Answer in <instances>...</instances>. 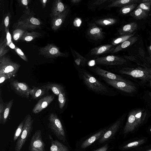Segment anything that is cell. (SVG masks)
Here are the masks:
<instances>
[{
    "mask_svg": "<svg viewBox=\"0 0 151 151\" xmlns=\"http://www.w3.org/2000/svg\"><path fill=\"white\" fill-rule=\"evenodd\" d=\"M77 70L80 79L89 90L98 94L109 96L116 95V93L113 89L86 70L79 68Z\"/></svg>",
    "mask_w": 151,
    "mask_h": 151,
    "instance_id": "obj_1",
    "label": "cell"
},
{
    "mask_svg": "<svg viewBox=\"0 0 151 151\" xmlns=\"http://www.w3.org/2000/svg\"><path fill=\"white\" fill-rule=\"evenodd\" d=\"M33 122L34 120L30 114L25 117L22 131L16 144L15 151H20L24 145L32 131Z\"/></svg>",
    "mask_w": 151,
    "mask_h": 151,
    "instance_id": "obj_2",
    "label": "cell"
},
{
    "mask_svg": "<svg viewBox=\"0 0 151 151\" xmlns=\"http://www.w3.org/2000/svg\"><path fill=\"white\" fill-rule=\"evenodd\" d=\"M48 127L51 131L60 140L64 142L65 136L64 130L62 123L56 114L51 113L48 118Z\"/></svg>",
    "mask_w": 151,
    "mask_h": 151,
    "instance_id": "obj_3",
    "label": "cell"
},
{
    "mask_svg": "<svg viewBox=\"0 0 151 151\" xmlns=\"http://www.w3.org/2000/svg\"><path fill=\"white\" fill-rule=\"evenodd\" d=\"M20 65L14 62L8 57L3 56L0 58V73H3L10 78L17 73Z\"/></svg>",
    "mask_w": 151,
    "mask_h": 151,
    "instance_id": "obj_4",
    "label": "cell"
},
{
    "mask_svg": "<svg viewBox=\"0 0 151 151\" xmlns=\"http://www.w3.org/2000/svg\"><path fill=\"white\" fill-rule=\"evenodd\" d=\"M39 51L41 55L47 58L65 57L66 56V53L60 52L58 47L52 44L40 48Z\"/></svg>",
    "mask_w": 151,
    "mask_h": 151,
    "instance_id": "obj_5",
    "label": "cell"
},
{
    "mask_svg": "<svg viewBox=\"0 0 151 151\" xmlns=\"http://www.w3.org/2000/svg\"><path fill=\"white\" fill-rule=\"evenodd\" d=\"M94 61L96 64L113 66L122 65L126 60L122 58L114 55H109L96 58Z\"/></svg>",
    "mask_w": 151,
    "mask_h": 151,
    "instance_id": "obj_6",
    "label": "cell"
},
{
    "mask_svg": "<svg viewBox=\"0 0 151 151\" xmlns=\"http://www.w3.org/2000/svg\"><path fill=\"white\" fill-rule=\"evenodd\" d=\"M30 151H45V144L42 140L41 132L38 130L32 135L29 146Z\"/></svg>",
    "mask_w": 151,
    "mask_h": 151,
    "instance_id": "obj_7",
    "label": "cell"
},
{
    "mask_svg": "<svg viewBox=\"0 0 151 151\" xmlns=\"http://www.w3.org/2000/svg\"><path fill=\"white\" fill-rule=\"evenodd\" d=\"M41 22L37 19L33 17H29L24 20L19 21L17 24V27L22 29H34L39 27Z\"/></svg>",
    "mask_w": 151,
    "mask_h": 151,
    "instance_id": "obj_8",
    "label": "cell"
},
{
    "mask_svg": "<svg viewBox=\"0 0 151 151\" xmlns=\"http://www.w3.org/2000/svg\"><path fill=\"white\" fill-rule=\"evenodd\" d=\"M11 84L12 88L17 93L22 97L29 98L31 88L26 83L15 80L12 82Z\"/></svg>",
    "mask_w": 151,
    "mask_h": 151,
    "instance_id": "obj_9",
    "label": "cell"
},
{
    "mask_svg": "<svg viewBox=\"0 0 151 151\" xmlns=\"http://www.w3.org/2000/svg\"><path fill=\"white\" fill-rule=\"evenodd\" d=\"M91 70L96 75L101 78H103L111 80L122 81L123 79L115 73L96 66L91 69Z\"/></svg>",
    "mask_w": 151,
    "mask_h": 151,
    "instance_id": "obj_10",
    "label": "cell"
},
{
    "mask_svg": "<svg viewBox=\"0 0 151 151\" xmlns=\"http://www.w3.org/2000/svg\"><path fill=\"white\" fill-rule=\"evenodd\" d=\"M54 96L52 95H47L40 99L32 110L33 113L38 114L47 107L53 100Z\"/></svg>",
    "mask_w": 151,
    "mask_h": 151,
    "instance_id": "obj_11",
    "label": "cell"
},
{
    "mask_svg": "<svg viewBox=\"0 0 151 151\" xmlns=\"http://www.w3.org/2000/svg\"><path fill=\"white\" fill-rule=\"evenodd\" d=\"M87 33L91 38L95 40L102 39L104 36L102 28L97 26L94 23L90 24Z\"/></svg>",
    "mask_w": 151,
    "mask_h": 151,
    "instance_id": "obj_12",
    "label": "cell"
},
{
    "mask_svg": "<svg viewBox=\"0 0 151 151\" xmlns=\"http://www.w3.org/2000/svg\"><path fill=\"white\" fill-rule=\"evenodd\" d=\"M69 9H67L63 12L58 15L51 18V28L55 31L58 29L64 22L69 12Z\"/></svg>",
    "mask_w": 151,
    "mask_h": 151,
    "instance_id": "obj_13",
    "label": "cell"
},
{
    "mask_svg": "<svg viewBox=\"0 0 151 151\" xmlns=\"http://www.w3.org/2000/svg\"><path fill=\"white\" fill-rule=\"evenodd\" d=\"M120 124L121 122L119 120L116 122L106 130L99 140V142L100 143L104 142L112 137L117 131Z\"/></svg>",
    "mask_w": 151,
    "mask_h": 151,
    "instance_id": "obj_14",
    "label": "cell"
},
{
    "mask_svg": "<svg viewBox=\"0 0 151 151\" xmlns=\"http://www.w3.org/2000/svg\"><path fill=\"white\" fill-rule=\"evenodd\" d=\"M115 47L112 44H106L95 47L91 49V54L93 55H98L104 53L111 52Z\"/></svg>",
    "mask_w": 151,
    "mask_h": 151,
    "instance_id": "obj_15",
    "label": "cell"
},
{
    "mask_svg": "<svg viewBox=\"0 0 151 151\" xmlns=\"http://www.w3.org/2000/svg\"><path fill=\"white\" fill-rule=\"evenodd\" d=\"M67 7L60 0L55 1L52 5L50 13L51 18L56 16L65 11Z\"/></svg>",
    "mask_w": 151,
    "mask_h": 151,
    "instance_id": "obj_16",
    "label": "cell"
},
{
    "mask_svg": "<svg viewBox=\"0 0 151 151\" xmlns=\"http://www.w3.org/2000/svg\"><path fill=\"white\" fill-rule=\"evenodd\" d=\"M137 24L135 22H132L126 24L121 28L118 31L121 35H130L134 32L137 29Z\"/></svg>",
    "mask_w": 151,
    "mask_h": 151,
    "instance_id": "obj_17",
    "label": "cell"
},
{
    "mask_svg": "<svg viewBox=\"0 0 151 151\" xmlns=\"http://www.w3.org/2000/svg\"><path fill=\"white\" fill-rule=\"evenodd\" d=\"M51 145L49 151H69L68 147L58 141L54 139L49 135Z\"/></svg>",
    "mask_w": 151,
    "mask_h": 151,
    "instance_id": "obj_18",
    "label": "cell"
},
{
    "mask_svg": "<svg viewBox=\"0 0 151 151\" xmlns=\"http://www.w3.org/2000/svg\"><path fill=\"white\" fill-rule=\"evenodd\" d=\"M106 129H102L86 140L82 144L81 147L82 149H85L94 142L97 139L101 137L106 132Z\"/></svg>",
    "mask_w": 151,
    "mask_h": 151,
    "instance_id": "obj_19",
    "label": "cell"
},
{
    "mask_svg": "<svg viewBox=\"0 0 151 151\" xmlns=\"http://www.w3.org/2000/svg\"><path fill=\"white\" fill-rule=\"evenodd\" d=\"M138 39V37L136 36H132L129 38L115 47L111 53H115L128 47L137 41Z\"/></svg>",
    "mask_w": 151,
    "mask_h": 151,
    "instance_id": "obj_20",
    "label": "cell"
},
{
    "mask_svg": "<svg viewBox=\"0 0 151 151\" xmlns=\"http://www.w3.org/2000/svg\"><path fill=\"white\" fill-rule=\"evenodd\" d=\"M141 0H112L107 7L109 8L118 7L121 8L127 5L132 4L142 3Z\"/></svg>",
    "mask_w": 151,
    "mask_h": 151,
    "instance_id": "obj_21",
    "label": "cell"
},
{
    "mask_svg": "<svg viewBox=\"0 0 151 151\" xmlns=\"http://www.w3.org/2000/svg\"><path fill=\"white\" fill-rule=\"evenodd\" d=\"M48 91L42 86L40 87L34 86L32 88L30 89L29 94L31 95L33 99H37L46 93V91Z\"/></svg>",
    "mask_w": 151,
    "mask_h": 151,
    "instance_id": "obj_22",
    "label": "cell"
},
{
    "mask_svg": "<svg viewBox=\"0 0 151 151\" xmlns=\"http://www.w3.org/2000/svg\"><path fill=\"white\" fill-rule=\"evenodd\" d=\"M48 91L50 90L54 94L58 96L60 91L64 89L62 85L56 83H50L42 86Z\"/></svg>",
    "mask_w": 151,
    "mask_h": 151,
    "instance_id": "obj_23",
    "label": "cell"
},
{
    "mask_svg": "<svg viewBox=\"0 0 151 151\" xmlns=\"http://www.w3.org/2000/svg\"><path fill=\"white\" fill-rule=\"evenodd\" d=\"M72 53L76 65L78 66L85 67L87 62L86 58L74 50H72Z\"/></svg>",
    "mask_w": 151,
    "mask_h": 151,
    "instance_id": "obj_24",
    "label": "cell"
},
{
    "mask_svg": "<svg viewBox=\"0 0 151 151\" xmlns=\"http://www.w3.org/2000/svg\"><path fill=\"white\" fill-rule=\"evenodd\" d=\"M130 15L136 19H144L147 17L148 12L140 8H136L130 13Z\"/></svg>",
    "mask_w": 151,
    "mask_h": 151,
    "instance_id": "obj_25",
    "label": "cell"
},
{
    "mask_svg": "<svg viewBox=\"0 0 151 151\" xmlns=\"http://www.w3.org/2000/svg\"><path fill=\"white\" fill-rule=\"evenodd\" d=\"M41 34L37 32H25L21 39L22 40L25 42H30L33 40L35 38L40 37Z\"/></svg>",
    "mask_w": 151,
    "mask_h": 151,
    "instance_id": "obj_26",
    "label": "cell"
},
{
    "mask_svg": "<svg viewBox=\"0 0 151 151\" xmlns=\"http://www.w3.org/2000/svg\"><path fill=\"white\" fill-rule=\"evenodd\" d=\"M117 20L114 18H107L99 19L95 21L96 24L102 26H109L115 24Z\"/></svg>",
    "mask_w": 151,
    "mask_h": 151,
    "instance_id": "obj_27",
    "label": "cell"
},
{
    "mask_svg": "<svg viewBox=\"0 0 151 151\" xmlns=\"http://www.w3.org/2000/svg\"><path fill=\"white\" fill-rule=\"evenodd\" d=\"M13 102V100L9 101L5 106L4 112L1 124H5L6 122L12 107Z\"/></svg>",
    "mask_w": 151,
    "mask_h": 151,
    "instance_id": "obj_28",
    "label": "cell"
},
{
    "mask_svg": "<svg viewBox=\"0 0 151 151\" xmlns=\"http://www.w3.org/2000/svg\"><path fill=\"white\" fill-rule=\"evenodd\" d=\"M137 3L129 4L122 7L119 11V13L123 15H125L130 13L138 6Z\"/></svg>",
    "mask_w": 151,
    "mask_h": 151,
    "instance_id": "obj_29",
    "label": "cell"
},
{
    "mask_svg": "<svg viewBox=\"0 0 151 151\" xmlns=\"http://www.w3.org/2000/svg\"><path fill=\"white\" fill-rule=\"evenodd\" d=\"M145 142V139H141L130 142L124 146L122 148L123 150H127L139 146Z\"/></svg>",
    "mask_w": 151,
    "mask_h": 151,
    "instance_id": "obj_30",
    "label": "cell"
},
{
    "mask_svg": "<svg viewBox=\"0 0 151 151\" xmlns=\"http://www.w3.org/2000/svg\"><path fill=\"white\" fill-rule=\"evenodd\" d=\"M58 96L59 107L60 109H61L64 106L66 101L65 89L60 91Z\"/></svg>",
    "mask_w": 151,
    "mask_h": 151,
    "instance_id": "obj_31",
    "label": "cell"
},
{
    "mask_svg": "<svg viewBox=\"0 0 151 151\" xmlns=\"http://www.w3.org/2000/svg\"><path fill=\"white\" fill-rule=\"evenodd\" d=\"M134 35V34H132L130 35L121 36L114 40L112 42V45L114 46L118 45L133 36Z\"/></svg>",
    "mask_w": 151,
    "mask_h": 151,
    "instance_id": "obj_32",
    "label": "cell"
},
{
    "mask_svg": "<svg viewBox=\"0 0 151 151\" xmlns=\"http://www.w3.org/2000/svg\"><path fill=\"white\" fill-rule=\"evenodd\" d=\"M25 32V30L19 28L16 29L13 32L14 40L17 41L20 40Z\"/></svg>",
    "mask_w": 151,
    "mask_h": 151,
    "instance_id": "obj_33",
    "label": "cell"
},
{
    "mask_svg": "<svg viewBox=\"0 0 151 151\" xmlns=\"http://www.w3.org/2000/svg\"><path fill=\"white\" fill-rule=\"evenodd\" d=\"M24 124V120L19 124L14 134L13 141H15L21 135L22 131Z\"/></svg>",
    "mask_w": 151,
    "mask_h": 151,
    "instance_id": "obj_34",
    "label": "cell"
},
{
    "mask_svg": "<svg viewBox=\"0 0 151 151\" xmlns=\"http://www.w3.org/2000/svg\"><path fill=\"white\" fill-rule=\"evenodd\" d=\"M151 6V0H149L147 2L140 3L136 7V8H140L148 12Z\"/></svg>",
    "mask_w": 151,
    "mask_h": 151,
    "instance_id": "obj_35",
    "label": "cell"
},
{
    "mask_svg": "<svg viewBox=\"0 0 151 151\" xmlns=\"http://www.w3.org/2000/svg\"><path fill=\"white\" fill-rule=\"evenodd\" d=\"M6 43L4 41L1 42L0 44V58L4 56L7 52L8 49L6 47Z\"/></svg>",
    "mask_w": 151,
    "mask_h": 151,
    "instance_id": "obj_36",
    "label": "cell"
},
{
    "mask_svg": "<svg viewBox=\"0 0 151 151\" xmlns=\"http://www.w3.org/2000/svg\"><path fill=\"white\" fill-rule=\"evenodd\" d=\"M14 50L17 53L22 59L25 61H28L26 56L21 49L17 47H16Z\"/></svg>",
    "mask_w": 151,
    "mask_h": 151,
    "instance_id": "obj_37",
    "label": "cell"
},
{
    "mask_svg": "<svg viewBox=\"0 0 151 151\" xmlns=\"http://www.w3.org/2000/svg\"><path fill=\"white\" fill-rule=\"evenodd\" d=\"M130 73L132 76L136 78L142 77L144 75L143 72L139 70H133Z\"/></svg>",
    "mask_w": 151,
    "mask_h": 151,
    "instance_id": "obj_38",
    "label": "cell"
},
{
    "mask_svg": "<svg viewBox=\"0 0 151 151\" xmlns=\"http://www.w3.org/2000/svg\"><path fill=\"white\" fill-rule=\"evenodd\" d=\"M5 106L3 103L1 102L0 104V123L1 124L3 118Z\"/></svg>",
    "mask_w": 151,
    "mask_h": 151,
    "instance_id": "obj_39",
    "label": "cell"
},
{
    "mask_svg": "<svg viewBox=\"0 0 151 151\" xmlns=\"http://www.w3.org/2000/svg\"><path fill=\"white\" fill-rule=\"evenodd\" d=\"M6 32V44L8 46L12 42V37L9 31V29Z\"/></svg>",
    "mask_w": 151,
    "mask_h": 151,
    "instance_id": "obj_40",
    "label": "cell"
},
{
    "mask_svg": "<svg viewBox=\"0 0 151 151\" xmlns=\"http://www.w3.org/2000/svg\"><path fill=\"white\" fill-rule=\"evenodd\" d=\"M9 14L6 15L4 19V24L5 26V32H6L8 29L9 23Z\"/></svg>",
    "mask_w": 151,
    "mask_h": 151,
    "instance_id": "obj_41",
    "label": "cell"
},
{
    "mask_svg": "<svg viewBox=\"0 0 151 151\" xmlns=\"http://www.w3.org/2000/svg\"><path fill=\"white\" fill-rule=\"evenodd\" d=\"M8 75L3 73H0V83L1 84L5 80L10 78Z\"/></svg>",
    "mask_w": 151,
    "mask_h": 151,
    "instance_id": "obj_42",
    "label": "cell"
},
{
    "mask_svg": "<svg viewBox=\"0 0 151 151\" xmlns=\"http://www.w3.org/2000/svg\"><path fill=\"white\" fill-rule=\"evenodd\" d=\"M82 22L81 19L79 18H76L75 19L73 22V24L76 27H79Z\"/></svg>",
    "mask_w": 151,
    "mask_h": 151,
    "instance_id": "obj_43",
    "label": "cell"
},
{
    "mask_svg": "<svg viewBox=\"0 0 151 151\" xmlns=\"http://www.w3.org/2000/svg\"><path fill=\"white\" fill-rule=\"evenodd\" d=\"M108 1V0H97L95 1L93 3V5L94 6L100 5Z\"/></svg>",
    "mask_w": 151,
    "mask_h": 151,
    "instance_id": "obj_44",
    "label": "cell"
},
{
    "mask_svg": "<svg viewBox=\"0 0 151 151\" xmlns=\"http://www.w3.org/2000/svg\"><path fill=\"white\" fill-rule=\"evenodd\" d=\"M108 145L106 144L95 151H106L108 150Z\"/></svg>",
    "mask_w": 151,
    "mask_h": 151,
    "instance_id": "obj_45",
    "label": "cell"
},
{
    "mask_svg": "<svg viewBox=\"0 0 151 151\" xmlns=\"http://www.w3.org/2000/svg\"><path fill=\"white\" fill-rule=\"evenodd\" d=\"M21 3L23 5L26 6L28 9L27 5L29 3V0H22L20 1Z\"/></svg>",
    "mask_w": 151,
    "mask_h": 151,
    "instance_id": "obj_46",
    "label": "cell"
},
{
    "mask_svg": "<svg viewBox=\"0 0 151 151\" xmlns=\"http://www.w3.org/2000/svg\"><path fill=\"white\" fill-rule=\"evenodd\" d=\"M81 1V0H71L70 1L73 4H76L80 3Z\"/></svg>",
    "mask_w": 151,
    "mask_h": 151,
    "instance_id": "obj_47",
    "label": "cell"
},
{
    "mask_svg": "<svg viewBox=\"0 0 151 151\" xmlns=\"http://www.w3.org/2000/svg\"><path fill=\"white\" fill-rule=\"evenodd\" d=\"M41 2L43 8H45L46 6L47 0H41L40 1Z\"/></svg>",
    "mask_w": 151,
    "mask_h": 151,
    "instance_id": "obj_48",
    "label": "cell"
},
{
    "mask_svg": "<svg viewBox=\"0 0 151 151\" xmlns=\"http://www.w3.org/2000/svg\"><path fill=\"white\" fill-rule=\"evenodd\" d=\"M142 114V113L140 112L139 113H137L135 115V117L137 119H139L140 118Z\"/></svg>",
    "mask_w": 151,
    "mask_h": 151,
    "instance_id": "obj_49",
    "label": "cell"
},
{
    "mask_svg": "<svg viewBox=\"0 0 151 151\" xmlns=\"http://www.w3.org/2000/svg\"><path fill=\"white\" fill-rule=\"evenodd\" d=\"M149 48L150 51L151 52V44L149 46Z\"/></svg>",
    "mask_w": 151,
    "mask_h": 151,
    "instance_id": "obj_50",
    "label": "cell"
},
{
    "mask_svg": "<svg viewBox=\"0 0 151 151\" xmlns=\"http://www.w3.org/2000/svg\"><path fill=\"white\" fill-rule=\"evenodd\" d=\"M146 151H151V149H150V150H148Z\"/></svg>",
    "mask_w": 151,
    "mask_h": 151,
    "instance_id": "obj_51",
    "label": "cell"
},
{
    "mask_svg": "<svg viewBox=\"0 0 151 151\" xmlns=\"http://www.w3.org/2000/svg\"><path fill=\"white\" fill-rule=\"evenodd\" d=\"M150 55H151V52H150Z\"/></svg>",
    "mask_w": 151,
    "mask_h": 151,
    "instance_id": "obj_52",
    "label": "cell"
},
{
    "mask_svg": "<svg viewBox=\"0 0 151 151\" xmlns=\"http://www.w3.org/2000/svg\"><path fill=\"white\" fill-rule=\"evenodd\" d=\"M150 132H151V129H150Z\"/></svg>",
    "mask_w": 151,
    "mask_h": 151,
    "instance_id": "obj_53",
    "label": "cell"
}]
</instances>
